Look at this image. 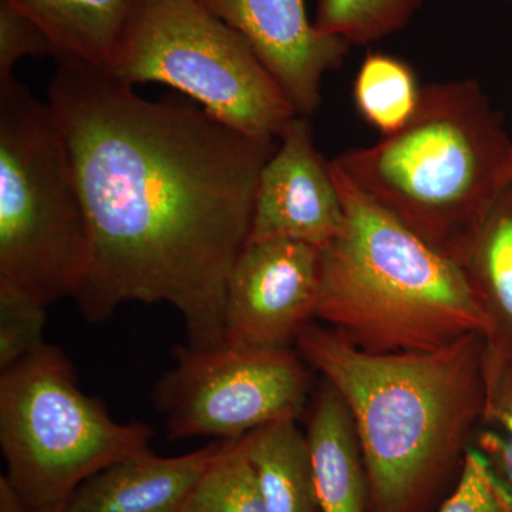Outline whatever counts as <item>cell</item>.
<instances>
[{"label": "cell", "instance_id": "obj_6", "mask_svg": "<svg viewBox=\"0 0 512 512\" xmlns=\"http://www.w3.org/2000/svg\"><path fill=\"white\" fill-rule=\"evenodd\" d=\"M153 430L120 423L80 389L57 346L43 343L0 372V448L5 480L29 512H63L103 468L147 450Z\"/></svg>", "mask_w": 512, "mask_h": 512}, {"label": "cell", "instance_id": "obj_24", "mask_svg": "<svg viewBox=\"0 0 512 512\" xmlns=\"http://www.w3.org/2000/svg\"><path fill=\"white\" fill-rule=\"evenodd\" d=\"M0 512H29L5 477H0Z\"/></svg>", "mask_w": 512, "mask_h": 512}, {"label": "cell", "instance_id": "obj_17", "mask_svg": "<svg viewBox=\"0 0 512 512\" xmlns=\"http://www.w3.org/2000/svg\"><path fill=\"white\" fill-rule=\"evenodd\" d=\"M421 92L413 67L386 53H369L353 84L357 111L382 137L392 136L412 120Z\"/></svg>", "mask_w": 512, "mask_h": 512}, {"label": "cell", "instance_id": "obj_18", "mask_svg": "<svg viewBox=\"0 0 512 512\" xmlns=\"http://www.w3.org/2000/svg\"><path fill=\"white\" fill-rule=\"evenodd\" d=\"M181 512H268L244 437L224 447L192 488Z\"/></svg>", "mask_w": 512, "mask_h": 512}, {"label": "cell", "instance_id": "obj_5", "mask_svg": "<svg viewBox=\"0 0 512 512\" xmlns=\"http://www.w3.org/2000/svg\"><path fill=\"white\" fill-rule=\"evenodd\" d=\"M92 235L62 128L49 103L0 79V286L42 306L73 298Z\"/></svg>", "mask_w": 512, "mask_h": 512}, {"label": "cell", "instance_id": "obj_22", "mask_svg": "<svg viewBox=\"0 0 512 512\" xmlns=\"http://www.w3.org/2000/svg\"><path fill=\"white\" fill-rule=\"evenodd\" d=\"M43 56L56 57L46 33L8 0H0V79L13 76L23 57Z\"/></svg>", "mask_w": 512, "mask_h": 512}, {"label": "cell", "instance_id": "obj_20", "mask_svg": "<svg viewBox=\"0 0 512 512\" xmlns=\"http://www.w3.org/2000/svg\"><path fill=\"white\" fill-rule=\"evenodd\" d=\"M46 306L0 286V372L9 369L43 343Z\"/></svg>", "mask_w": 512, "mask_h": 512}, {"label": "cell", "instance_id": "obj_12", "mask_svg": "<svg viewBox=\"0 0 512 512\" xmlns=\"http://www.w3.org/2000/svg\"><path fill=\"white\" fill-rule=\"evenodd\" d=\"M485 318V423L497 424L512 402V184L485 218L463 262Z\"/></svg>", "mask_w": 512, "mask_h": 512}, {"label": "cell", "instance_id": "obj_23", "mask_svg": "<svg viewBox=\"0 0 512 512\" xmlns=\"http://www.w3.org/2000/svg\"><path fill=\"white\" fill-rule=\"evenodd\" d=\"M481 447L497 460V466L503 471L507 487L512 493V439L494 433H484L480 439Z\"/></svg>", "mask_w": 512, "mask_h": 512}, {"label": "cell", "instance_id": "obj_7", "mask_svg": "<svg viewBox=\"0 0 512 512\" xmlns=\"http://www.w3.org/2000/svg\"><path fill=\"white\" fill-rule=\"evenodd\" d=\"M107 72L123 83H161L215 119L261 141L299 116L237 30L200 0H141Z\"/></svg>", "mask_w": 512, "mask_h": 512}, {"label": "cell", "instance_id": "obj_11", "mask_svg": "<svg viewBox=\"0 0 512 512\" xmlns=\"http://www.w3.org/2000/svg\"><path fill=\"white\" fill-rule=\"evenodd\" d=\"M247 40L299 116L322 103L320 84L342 66L349 45L316 28L305 0H200Z\"/></svg>", "mask_w": 512, "mask_h": 512}, {"label": "cell", "instance_id": "obj_21", "mask_svg": "<svg viewBox=\"0 0 512 512\" xmlns=\"http://www.w3.org/2000/svg\"><path fill=\"white\" fill-rule=\"evenodd\" d=\"M439 512H512V493L488 458L468 448L456 488Z\"/></svg>", "mask_w": 512, "mask_h": 512}, {"label": "cell", "instance_id": "obj_4", "mask_svg": "<svg viewBox=\"0 0 512 512\" xmlns=\"http://www.w3.org/2000/svg\"><path fill=\"white\" fill-rule=\"evenodd\" d=\"M345 222L322 249L316 318L369 353H420L487 330L463 266L357 190L332 163Z\"/></svg>", "mask_w": 512, "mask_h": 512}, {"label": "cell", "instance_id": "obj_10", "mask_svg": "<svg viewBox=\"0 0 512 512\" xmlns=\"http://www.w3.org/2000/svg\"><path fill=\"white\" fill-rule=\"evenodd\" d=\"M279 140L259 175L247 242L288 239L328 247L345 222L332 161L316 148L306 116H296Z\"/></svg>", "mask_w": 512, "mask_h": 512}, {"label": "cell", "instance_id": "obj_19", "mask_svg": "<svg viewBox=\"0 0 512 512\" xmlns=\"http://www.w3.org/2000/svg\"><path fill=\"white\" fill-rule=\"evenodd\" d=\"M316 28L348 45H369L409 25L421 0H316Z\"/></svg>", "mask_w": 512, "mask_h": 512}, {"label": "cell", "instance_id": "obj_14", "mask_svg": "<svg viewBox=\"0 0 512 512\" xmlns=\"http://www.w3.org/2000/svg\"><path fill=\"white\" fill-rule=\"evenodd\" d=\"M320 512H369V484L355 426L328 382L316 393L306 429Z\"/></svg>", "mask_w": 512, "mask_h": 512}, {"label": "cell", "instance_id": "obj_16", "mask_svg": "<svg viewBox=\"0 0 512 512\" xmlns=\"http://www.w3.org/2000/svg\"><path fill=\"white\" fill-rule=\"evenodd\" d=\"M244 444L266 511L320 512L308 439L296 420L259 427Z\"/></svg>", "mask_w": 512, "mask_h": 512}, {"label": "cell", "instance_id": "obj_15", "mask_svg": "<svg viewBox=\"0 0 512 512\" xmlns=\"http://www.w3.org/2000/svg\"><path fill=\"white\" fill-rule=\"evenodd\" d=\"M42 28L55 59L109 69L141 0H8Z\"/></svg>", "mask_w": 512, "mask_h": 512}, {"label": "cell", "instance_id": "obj_9", "mask_svg": "<svg viewBox=\"0 0 512 512\" xmlns=\"http://www.w3.org/2000/svg\"><path fill=\"white\" fill-rule=\"evenodd\" d=\"M322 249L288 241L247 242L225 295V342L241 348L291 349L316 318Z\"/></svg>", "mask_w": 512, "mask_h": 512}, {"label": "cell", "instance_id": "obj_3", "mask_svg": "<svg viewBox=\"0 0 512 512\" xmlns=\"http://www.w3.org/2000/svg\"><path fill=\"white\" fill-rule=\"evenodd\" d=\"M357 190L461 265L512 184V141L473 79L423 86L412 120L332 161Z\"/></svg>", "mask_w": 512, "mask_h": 512}, {"label": "cell", "instance_id": "obj_2", "mask_svg": "<svg viewBox=\"0 0 512 512\" xmlns=\"http://www.w3.org/2000/svg\"><path fill=\"white\" fill-rule=\"evenodd\" d=\"M483 335L420 353H369L311 325L296 346L355 426L372 512H421L484 421Z\"/></svg>", "mask_w": 512, "mask_h": 512}, {"label": "cell", "instance_id": "obj_8", "mask_svg": "<svg viewBox=\"0 0 512 512\" xmlns=\"http://www.w3.org/2000/svg\"><path fill=\"white\" fill-rule=\"evenodd\" d=\"M174 366L154 384V407L170 440H237L279 420H298L312 375L291 349L177 346Z\"/></svg>", "mask_w": 512, "mask_h": 512}, {"label": "cell", "instance_id": "obj_1", "mask_svg": "<svg viewBox=\"0 0 512 512\" xmlns=\"http://www.w3.org/2000/svg\"><path fill=\"white\" fill-rule=\"evenodd\" d=\"M49 101L72 156L92 235L74 296L89 322L126 303H167L187 345L225 342V295L247 244L259 175L275 141L204 109L138 96L101 67L56 59Z\"/></svg>", "mask_w": 512, "mask_h": 512}, {"label": "cell", "instance_id": "obj_13", "mask_svg": "<svg viewBox=\"0 0 512 512\" xmlns=\"http://www.w3.org/2000/svg\"><path fill=\"white\" fill-rule=\"evenodd\" d=\"M224 444L214 440L175 457L147 448L123 458L84 481L63 512H181Z\"/></svg>", "mask_w": 512, "mask_h": 512}, {"label": "cell", "instance_id": "obj_25", "mask_svg": "<svg viewBox=\"0 0 512 512\" xmlns=\"http://www.w3.org/2000/svg\"><path fill=\"white\" fill-rule=\"evenodd\" d=\"M497 426H500L507 433V436L512 439V402L503 416L500 417V420L497 421Z\"/></svg>", "mask_w": 512, "mask_h": 512}]
</instances>
